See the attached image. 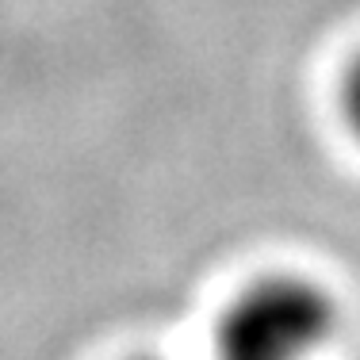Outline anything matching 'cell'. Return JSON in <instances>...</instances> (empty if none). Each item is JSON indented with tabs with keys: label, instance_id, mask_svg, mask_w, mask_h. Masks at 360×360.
Masks as SVG:
<instances>
[{
	"label": "cell",
	"instance_id": "obj_1",
	"mask_svg": "<svg viewBox=\"0 0 360 360\" xmlns=\"http://www.w3.org/2000/svg\"><path fill=\"white\" fill-rule=\"evenodd\" d=\"M333 330V307L307 280H264L219 322L215 360H307Z\"/></svg>",
	"mask_w": 360,
	"mask_h": 360
},
{
	"label": "cell",
	"instance_id": "obj_2",
	"mask_svg": "<svg viewBox=\"0 0 360 360\" xmlns=\"http://www.w3.org/2000/svg\"><path fill=\"white\" fill-rule=\"evenodd\" d=\"M349 115H353V123L360 131V65H356L353 81H349Z\"/></svg>",
	"mask_w": 360,
	"mask_h": 360
}]
</instances>
